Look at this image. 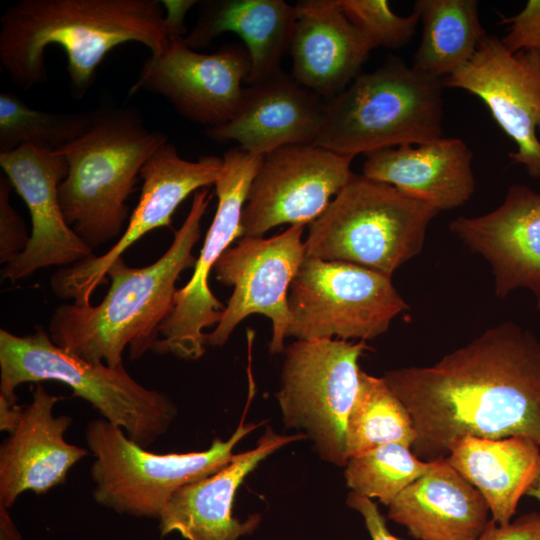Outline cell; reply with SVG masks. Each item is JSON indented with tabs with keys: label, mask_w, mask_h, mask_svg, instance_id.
<instances>
[{
	"label": "cell",
	"mask_w": 540,
	"mask_h": 540,
	"mask_svg": "<svg viewBox=\"0 0 540 540\" xmlns=\"http://www.w3.org/2000/svg\"><path fill=\"white\" fill-rule=\"evenodd\" d=\"M443 88L442 79L391 58L325 100L314 144L355 157L441 138Z\"/></svg>",
	"instance_id": "5b68a950"
},
{
	"label": "cell",
	"mask_w": 540,
	"mask_h": 540,
	"mask_svg": "<svg viewBox=\"0 0 540 540\" xmlns=\"http://www.w3.org/2000/svg\"><path fill=\"white\" fill-rule=\"evenodd\" d=\"M167 142L134 109L107 106L82 136L55 150L68 164L58 190L63 215L92 249L119 236L141 168Z\"/></svg>",
	"instance_id": "277c9868"
},
{
	"label": "cell",
	"mask_w": 540,
	"mask_h": 540,
	"mask_svg": "<svg viewBox=\"0 0 540 540\" xmlns=\"http://www.w3.org/2000/svg\"><path fill=\"white\" fill-rule=\"evenodd\" d=\"M263 156L240 147L223 154V170L214 184L218 199L215 216L190 280L176 291L173 309L160 327L153 352L187 360L204 354V330L216 326L225 309L210 290L208 278L224 251L241 237L242 212Z\"/></svg>",
	"instance_id": "8fae6325"
},
{
	"label": "cell",
	"mask_w": 540,
	"mask_h": 540,
	"mask_svg": "<svg viewBox=\"0 0 540 540\" xmlns=\"http://www.w3.org/2000/svg\"><path fill=\"white\" fill-rule=\"evenodd\" d=\"M42 381L69 386L144 448L168 431L177 414L166 394L141 385L123 365L88 362L57 346L41 327L24 336L1 329L0 397L16 403L19 385Z\"/></svg>",
	"instance_id": "8992f818"
},
{
	"label": "cell",
	"mask_w": 540,
	"mask_h": 540,
	"mask_svg": "<svg viewBox=\"0 0 540 540\" xmlns=\"http://www.w3.org/2000/svg\"><path fill=\"white\" fill-rule=\"evenodd\" d=\"M95 110L85 113H49L27 106L11 92L0 94V153L25 144L51 150L73 142L93 124Z\"/></svg>",
	"instance_id": "f1b7e54d"
},
{
	"label": "cell",
	"mask_w": 540,
	"mask_h": 540,
	"mask_svg": "<svg viewBox=\"0 0 540 540\" xmlns=\"http://www.w3.org/2000/svg\"><path fill=\"white\" fill-rule=\"evenodd\" d=\"M305 225H292L269 238L241 237L214 266L217 280L233 292L207 344L222 346L238 324L251 314L272 322L271 353L285 350L290 322L288 294L306 257L302 240Z\"/></svg>",
	"instance_id": "7c38bea8"
},
{
	"label": "cell",
	"mask_w": 540,
	"mask_h": 540,
	"mask_svg": "<svg viewBox=\"0 0 540 540\" xmlns=\"http://www.w3.org/2000/svg\"><path fill=\"white\" fill-rule=\"evenodd\" d=\"M526 495L540 501V474L535 480V482L532 484V486L529 488Z\"/></svg>",
	"instance_id": "f35d334b"
},
{
	"label": "cell",
	"mask_w": 540,
	"mask_h": 540,
	"mask_svg": "<svg viewBox=\"0 0 540 540\" xmlns=\"http://www.w3.org/2000/svg\"><path fill=\"white\" fill-rule=\"evenodd\" d=\"M249 72L250 56L243 46L228 44L203 54L184 38H174L161 54L145 61L129 95L139 90L161 95L183 117L211 128L237 114Z\"/></svg>",
	"instance_id": "9a60e30c"
},
{
	"label": "cell",
	"mask_w": 540,
	"mask_h": 540,
	"mask_svg": "<svg viewBox=\"0 0 540 540\" xmlns=\"http://www.w3.org/2000/svg\"><path fill=\"white\" fill-rule=\"evenodd\" d=\"M416 432L419 459H444L464 436H520L540 446V342L528 329L506 321L430 366L384 374Z\"/></svg>",
	"instance_id": "6da1fadb"
},
{
	"label": "cell",
	"mask_w": 540,
	"mask_h": 540,
	"mask_svg": "<svg viewBox=\"0 0 540 540\" xmlns=\"http://www.w3.org/2000/svg\"><path fill=\"white\" fill-rule=\"evenodd\" d=\"M365 156L363 176L392 185L439 211L463 205L475 191L472 151L460 138L441 137Z\"/></svg>",
	"instance_id": "603a6c76"
},
{
	"label": "cell",
	"mask_w": 540,
	"mask_h": 540,
	"mask_svg": "<svg viewBox=\"0 0 540 540\" xmlns=\"http://www.w3.org/2000/svg\"><path fill=\"white\" fill-rule=\"evenodd\" d=\"M290 54L292 77L329 100L361 73L375 48L342 11L339 0H301Z\"/></svg>",
	"instance_id": "7402d4cb"
},
{
	"label": "cell",
	"mask_w": 540,
	"mask_h": 540,
	"mask_svg": "<svg viewBox=\"0 0 540 540\" xmlns=\"http://www.w3.org/2000/svg\"><path fill=\"white\" fill-rule=\"evenodd\" d=\"M61 399L36 383L17 427L2 442L0 504L6 508L25 491L41 495L65 483L70 469L89 454L88 449L65 441L72 419L53 413Z\"/></svg>",
	"instance_id": "d6986e66"
},
{
	"label": "cell",
	"mask_w": 540,
	"mask_h": 540,
	"mask_svg": "<svg viewBox=\"0 0 540 540\" xmlns=\"http://www.w3.org/2000/svg\"><path fill=\"white\" fill-rule=\"evenodd\" d=\"M444 87L465 90L489 109L493 119L517 146L513 164L540 178V55L509 53L500 38L486 35L473 57L442 79Z\"/></svg>",
	"instance_id": "2e32d148"
},
{
	"label": "cell",
	"mask_w": 540,
	"mask_h": 540,
	"mask_svg": "<svg viewBox=\"0 0 540 540\" xmlns=\"http://www.w3.org/2000/svg\"><path fill=\"white\" fill-rule=\"evenodd\" d=\"M440 211L396 187L353 175L308 225L306 257L359 265L388 277L418 255Z\"/></svg>",
	"instance_id": "52a82bcc"
},
{
	"label": "cell",
	"mask_w": 540,
	"mask_h": 540,
	"mask_svg": "<svg viewBox=\"0 0 540 540\" xmlns=\"http://www.w3.org/2000/svg\"><path fill=\"white\" fill-rule=\"evenodd\" d=\"M449 229L489 263L495 296L505 298L517 288H526L540 309V193L512 185L495 210L459 216Z\"/></svg>",
	"instance_id": "ac0fdd59"
},
{
	"label": "cell",
	"mask_w": 540,
	"mask_h": 540,
	"mask_svg": "<svg viewBox=\"0 0 540 540\" xmlns=\"http://www.w3.org/2000/svg\"><path fill=\"white\" fill-rule=\"evenodd\" d=\"M164 9L165 24L170 39L184 38L186 27L184 19L189 9L194 6L195 0H164L161 1Z\"/></svg>",
	"instance_id": "d590c367"
},
{
	"label": "cell",
	"mask_w": 540,
	"mask_h": 540,
	"mask_svg": "<svg viewBox=\"0 0 540 540\" xmlns=\"http://www.w3.org/2000/svg\"><path fill=\"white\" fill-rule=\"evenodd\" d=\"M0 62L15 85L30 89L47 80L45 50L62 47L72 95L93 85L105 56L126 42L161 54L169 44L159 0H21L0 19Z\"/></svg>",
	"instance_id": "7a4b0ae2"
},
{
	"label": "cell",
	"mask_w": 540,
	"mask_h": 540,
	"mask_svg": "<svg viewBox=\"0 0 540 540\" xmlns=\"http://www.w3.org/2000/svg\"><path fill=\"white\" fill-rule=\"evenodd\" d=\"M346 17L361 30L375 48L399 49L410 42L418 24L419 13L395 14L386 0H339Z\"/></svg>",
	"instance_id": "4dcf8cb0"
},
{
	"label": "cell",
	"mask_w": 540,
	"mask_h": 540,
	"mask_svg": "<svg viewBox=\"0 0 540 540\" xmlns=\"http://www.w3.org/2000/svg\"><path fill=\"white\" fill-rule=\"evenodd\" d=\"M347 504L362 515L372 540H401L388 530L385 518L370 498L351 491L347 497Z\"/></svg>",
	"instance_id": "e575fe53"
},
{
	"label": "cell",
	"mask_w": 540,
	"mask_h": 540,
	"mask_svg": "<svg viewBox=\"0 0 540 540\" xmlns=\"http://www.w3.org/2000/svg\"><path fill=\"white\" fill-rule=\"evenodd\" d=\"M415 439L411 416L385 379L361 370L347 421L348 459L389 443L411 448Z\"/></svg>",
	"instance_id": "83f0119b"
},
{
	"label": "cell",
	"mask_w": 540,
	"mask_h": 540,
	"mask_svg": "<svg viewBox=\"0 0 540 540\" xmlns=\"http://www.w3.org/2000/svg\"><path fill=\"white\" fill-rule=\"evenodd\" d=\"M325 100L280 70L244 88L233 119L207 128L212 140L235 141L241 149L265 155L288 145L314 144Z\"/></svg>",
	"instance_id": "ffe728a7"
},
{
	"label": "cell",
	"mask_w": 540,
	"mask_h": 540,
	"mask_svg": "<svg viewBox=\"0 0 540 540\" xmlns=\"http://www.w3.org/2000/svg\"><path fill=\"white\" fill-rule=\"evenodd\" d=\"M296 21V6L283 0L205 1L184 41L192 49L203 48L224 32L236 33L250 56L245 84L251 85L282 70L280 62L290 50Z\"/></svg>",
	"instance_id": "d4e9b609"
},
{
	"label": "cell",
	"mask_w": 540,
	"mask_h": 540,
	"mask_svg": "<svg viewBox=\"0 0 540 540\" xmlns=\"http://www.w3.org/2000/svg\"><path fill=\"white\" fill-rule=\"evenodd\" d=\"M13 186L8 177L0 176V262L10 263L26 248L30 236L22 217L11 206L9 196Z\"/></svg>",
	"instance_id": "1f68e13d"
},
{
	"label": "cell",
	"mask_w": 540,
	"mask_h": 540,
	"mask_svg": "<svg viewBox=\"0 0 540 540\" xmlns=\"http://www.w3.org/2000/svg\"><path fill=\"white\" fill-rule=\"evenodd\" d=\"M23 409L24 406H18L0 397V430L9 434L13 432L21 419Z\"/></svg>",
	"instance_id": "8d00e7d4"
},
{
	"label": "cell",
	"mask_w": 540,
	"mask_h": 540,
	"mask_svg": "<svg viewBox=\"0 0 540 540\" xmlns=\"http://www.w3.org/2000/svg\"><path fill=\"white\" fill-rule=\"evenodd\" d=\"M444 460L481 493L498 525L512 520L519 500L540 474V446L520 436H464L450 445Z\"/></svg>",
	"instance_id": "484cf974"
},
{
	"label": "cell",
	"mask_w": 540,
	"mask_h": 540,
	"mask_svg": "<svg viewBox=\"0 0 540 540\" xmlns=\"http://www.w3.org/2000/svg\"><path fill=\"white\" fill-rule=\"evenodd\" d=\"M489 513L481 493L444 459L388 505V517L418 540H477Z\"/></svg>",
	"instance_id": "cb8c5ba5"
},
{
	"label": "cell",
	"mask_w": 540,
	"mask_h": 540,
	"mask_svg": "<svg viewBox=\"0 0 540 540\" xmlns=\"http://www.w3.org/2000/svg\"><path fill=\"white\" fill-rule=\"evenodd\" d=\"M477 540H540V511H532L505 525L491 518Z\"/></svg>",
	"instance_id": "836d02e7"
},
{
	"label": "cell",
	"mask_w": 540,
	"mask_h": 540,
	"mask_svg": "<svg viewBox=\"0 0 540 540\" xmlns=\"http://www.w3.org/2000/svg\"><path fill=\"white\" fill-rule=\"evenodd\" d=\"M222 170V157L188 161L169 141L162 145L140 170L141 194L122 236L104 254L57 270L50 282L53 293L78 305L90 304L95 289L122 254L148 232L160 227L171 229L177 207L191 193L214 185Z\"/></svg>",
	"instance_id": "4fadbf2b"
},
{
	"label": "cell",
	"mask_w": 540,
	"mask_h": 540,
	"mask_svg": "<svg viewBox=\"0 0 540 540\" xmlns=\"http://www.w3.org/2000/svg\"><path fill=\"white\" fill-rule=\"evenodd\" d=\"M353 158L315 144L265 154L242 212L241 237H263L282 224L309 225L353 177Z\"/></svg>",
	"instance_id": "5bb4252c"
},
{
	"label": "cell",
	"mask_w": 540,
	"mask_h": 540,
	"mask_svg": "<svg viewBox=\"0 0 540 540\" xmlns=\"http://www.w3.org/2000/svg\"><path fill=\"white\" fill-rule=\"evenodd\" d=\"M212 196L209 187L194 193L183 224L155 262L136 268L118 259L107 272L111 284L98 305L58 306L49 321L53 343L88 362L110 367L123 365L127 347L133 360L152 350L173 309L180 274L196 264L192 251Z\"/></svg>",
	"instance_id": "3957f363"
},
{
	"label": "cell",
	"mask_w": 540,
	"mask_h": 540,
	"mask_svg": "<svg viewBox=\"0 0 540 540\" xmlns=\"http://www.w3.org/2000/svg\"><path fill=\"white\" fill-rule=\"evenodd\" d=\"M366 341L297 340L285 348L282 384L276 394L286 426L306 431L319 455L345 466L347 421L360 381Z\"/></svg>",
	"instance_id": "30bf717a"
},
{
	"label": "cell",
	"mask_w": 540,
	"mask_h": 540,
	"mask_svg": "<svg viewBox=\"0 0 540 540\" xmlns=\"http://www.w3.org/2000/svg\"><path fill=\"white\" fill-rule=\"evenodd\" d=\"M1 510V540H20L18 533L9 517L7 508L0 504Z\"/></svg>",
	"instance_id": "74e56055"
},
{
	"label": "cell",
	"mask_w": 540,
	"mask_h": 540,
	"mask_svg": "<svg viewBox=\"0 0 540 540\" xmlns=\"http://www.w3.org/2000/svg\"><path fill=\"white\" fill-rule=\"evenodd\" d=\"M476 0H417L422 35L412 67L443 79L464 66L487 35Z\"/></svg>",
	"instance_id": "4316f807"
},
{
	"label": "cell",
	"mask_w": 540,
	"mask_h": 540,
	"mask_svg": "<svg viewBox=\"0 0 540 540\" xmlns=\"http://www.w3.org/2000/svg\"><path fill=\"white\" fill-rule=\"evenodd\" d=\"M242 421L228 440L216 438L203 451L158 454L132 441L104 418L88 423L85 440L95 501L121 514L158 518L180 487L226 466L235 445L260 424Z\"/></svg>",
	"instance_id": "ba28073f"
},
{
	"label": "cell",
	"mask_w": 540,
	"mask_h": 540,
	"mask_svg": "<svg viewBox=\"0 0 540 540\" xmlns=\"http://www.w3.org/2000/svg\"><path fill=\"white\" fill-rule=\"evenodd\" d=\"M345 466L346 483L352 492L377 498L388 506L407 486L428 472L433 461L419 459L410 447L389 443L350 457Z\"/></svg>",
	"instance_id": "f546056e"
},
{
	"label": "cell",
	"mask_w": 540,
	"mask_h": 540,
	"mask_svg": "<svg viewBox=\"0 0 540 540\" xmlns=\"http://www.w3.org/2000/svg\"><path fill=\"white\" fill-rule=\"evenodd\" d=\"M287 337L297 340L355 339L384 334L408 309L391 278L339 261L305 257L293 279Z\"/></svg>",
	"instance_id": "9c48e42d"
},
{
	"label": "cell",
	"mask_w": 540,
	"mask_h": 540,
	"mask_svg": "<svg viewBox=\"0 0 540 540\" xmlns=\"http://www.w3.org/2000/svg\"><path fill=\"white\" fill-rule=\"evenodd\" d=\"M306 437L304 433L278 435L268 428L254 449L233 455L219 471L180 487L160 514L161 536L176 531L186 540H238L251 533L258 526L260 515H252L245 522L232 516L239 486L267 456Z\"/></svg>",
	"instance_id": "44dd1931"
},
{
	"label": "cell",
	"mask_w": 540,
	"mask_h": 540,
	"mask_svg": "<svg viewBox=\"0 0 540 540\" xmlns=\"http://www.w3.org/2000/svg\"><path fill=\"white\" fill-rule=\"evenodd\" d=\"M501 23L511 24L508 33L500 38L509 53L528 51L540 55V0H529L513 17L501 16Z\"/></svg>",
	"instance_id": "d6a6232c"
},
{
	"label": "cell",
	"mask_w": 540,
	"mask_h": 540,
	"mask_svg": "<svg viewBox=\"0 0 540 540\" xmlns=\"http://www.w3.org/2000/svg\"><path fill=\"white\" fill-rule=\"evenodd\" d=\"M0 167L24 200L32 221L29 242L23 252L5 265L3 279L14 282L41 268L71 266L95 255L68 225L60 206L59 185L68 173L62 155L25 144L0 153Z\"/></svg>",
	"instance_id": "e0dca14e"
}]
</instances>
